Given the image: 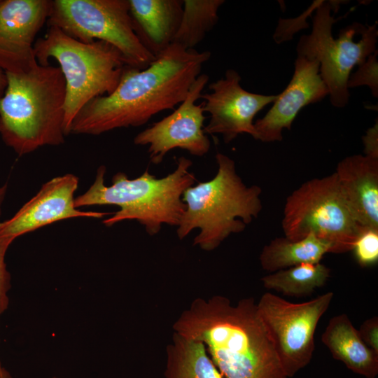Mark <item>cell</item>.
<instances>
[{
  "instance_id": "cell-15",
  "label": "cell",
  "mask_w": 378,
  "mask_h": 378,
  "mask_svg": "<svg viewBox=\"0 0 378 378\" xmlns=\"http://www.w3.org/2000/svg\"><path fill=\"white\" fill-rule=\"evenodd\" d=\"M319 63L298 55L291 80L262 118L254 122L253 138L262 142L280 141L284 129L290 130L302 108L322 100L328 89L320 74Z\"/></svg>"
},
{
  "instance_id": "cell-32",
  "label": "cell",
  "mask_w": 378,
  "mask_h": 378,
  "mask_svg": "<svg viewBox=\"0 0 378 378\" xmlns=\"http://www.w3.org/2000/svg\"><path fill=\"white\" fill-rule=\"evenodd\" d=\"M52 378H59V377H53Z\"/></svg>"
},
{
  "instance_id": "cell-4",
  "label": "cell",
  "mask_w": 378,
  "mask_h": 378,
  "mask_svg": "<svg viewBox=\"0 0 378 378\" xmlns=\"http://www.w3.org/2000/svg\"><path fill=\"white\" fill-rule=\"evenodd\" d=\"M192 164L190 160L180 157L175 170L161 178L146 170L140 176L130 179L120 172L113 176L110 186L104 183L106 167L102 165L93 184L75 198V206H118L120 209L103 220L104 225L111 227L125 220H136L149 235H155L164 224L178 225L186 207L183 194L196 181L189 170Z\"/></svg>"
},
{
  "instance_id": "cell-8",
  "label": "cell",
  "mask_w": 378,
  "mask_h": 378,
  "mask_svg": "<svg viewBox=\"0 0 378 378\" xmlns=\"http://www.w3.org/2000/svg\"><path fill=\"white\" fill-rule=\"evenodd\" d=\"M284 237L300 240L314 234L331 253L351 251L362 227L354 218L334 172L303 183L286 198L281 221Z\"/></svg>"
},
{
  "instance_id": "cell-26",
  "label": "cell",
  "mask_w": 378,
  "mask_h": 378,
  "mask_svg": "<svg viewBox=\"0 0 378 378\" xmlns=\"http://www.w3.org/2000/svg\"><path fill=\"white\" fill-rule=\"evenodd\" d=\"M358 331L365 344L378 353V317L364 321Z\"/></svg>"
},
{
  "instance_id": "cell-7",
  "label": "cell",
  "mask_w": 378,
  "mask_h": 378,
  "mask_svg": "<svg viewBox=\"0 0 378 378\" xmlns=\"http://www.w3.org/2000/svg\"><path fill=\"white\" fill-rule=\"evenodd\" d=\"M332 1H319L314 15L312 32L302 35L296 47L298 55L319 63L320 74L326 85L331 104L338 108L349 102L347 81L355 66L363 64L377 50V24L354 22L340 30L335 38L336 22L332 11L338 8Z\"/></svg>"
},
{
  "instance_id": "cell-28",
  "label": "cell",
  "mask_w": 378,
  "mask_h": 378,
  "mask_svg": "<svg viewBox=\"0 0 378 378\" xmlns=\"http://www.w3.org/2000/svg\"><path fill=\"white\" fill-rule=\"evenodd\" d=\"M7 85L6 73L0 69V98L3 96Z\"/></svg>"
},
{
  "instance_id": "cell-14",
  "label": "cell",
  "mask_w": 378,
  "mask_h": 378,
  "mask_svg": "<svg viewBox=\"0 0 378 378\" xmlns=\"http://www.w3.org/2000/svg\"><path fill=\"white\" fill-rule=\"evenodd\" d=\"M50 0H0V69L22 73L37 63L36 37L46 23Z\"/></svg>"
},
{
  "instance_id": "cell-29",
  "label": "cell",
  "mask_w": 378,
  "mask_h": 378,
  "mask_svg": "<svg viewBox=\"0 0 378 378\" xmlns=\"http://www.w3.org/2000/svg\"><path fill=\"white\" fill-rule=\"evenodd\" d=\"M6 190H7V185L6 184H5L3 186L0 187V215H1V205H2V203L4 202Z\"/></svg>"
},
{
  "instance_id": "cell-30",
  "label": "cell",
  "mask_w": 378,
  "mask_h": 378,
  "mask_svg": "<svg viewBox=\"0 0 378 378\" xmlns=\"http://www.w3.org/2000/svg\"><path fill=\"white\" fill-rule=\"evenodd\" d=\"M0 378H13L10 373L2 366L0 360Z\"/></svg>"
},
{
  "instance_id": "cell-9",
  "label": "cell",
  "mask_w": 378,
  "mask_h": 378,
  "mask_svg": "<svg viewBox=\"0 0 378 378\" xmlns=\"http://www.w3.org/2000/svg\"><path fill=\"white\" fill-rule=\"evenodd\" d=\"M46 23L81 42L113 46L132 68L144 69L155 59L134 31L128 0H54Z\"/></svg>"
},
{
  "instance_id": "cell-18",
  "label": "cell",
  "mask_w": 378,
  "mask_h": 378,
  "mask_svg": "<svg viewBox=\"0 0 378 378\" xmlns=\"http://www.w3.org/2000/svg\"><path fill=\"white\" fill-rule=\"evenodd\" d=\"M334 359L365 378L378 374V353L365 344L346 314L332 317L321 335Z\"/></svg>"
},
{
  "instance_id": "cell-27",
  "label": "cell",
  "mask_w": 378,
  "mask_h": 378,
  "mask_svg": "<svg viewBox=\"0 0 378 378\" xmlns=\"http://www.w3.org/2000/svg\"><path fill=\"white\" fill-rule=\"evenodd\" d=\"M364 155L378 160V122L369 128L362 137Z\"/></svg>"
},
{
  "instance_id": "cell-1",
  "label": "cell",
  "mask_w": 378,
  "mask_h": 378,
  "mask_svg": "<svg viewBox=\"0 0 378 378\" xmlns=\"http://www.w3.org/2000/svg\"><path fill=\"white\" fill-rule=\"evenodd\" d=\"M211 55L172 43L144 69L125 66L115 90L88 102L73 120L69 134L99 135L139 127L163 111L174 110Z\"/></svg>"
},
{
  "instance_id": "cell-19",
  "label": "cell",
  "mask_w": 378,
  "mask_h": 378,
  "mask_svg": "<svg viewBox=\"0 0 378 378\" xmlns=\"http://www.w3.org/2000/svg\"><path fill=\"white\" fill-rule=\"evenodd\" d=\"M330 245L314 234L296 241L276 237L264 246L260 255L262 268L270 273L304 263H318Z\"/></svg>"
},
{
  "instance_id": "cell-22",
  "label": "cell",
  "mask_w": 378,
  "mask_h": 378,
  "mask_svg": "<svg viewBox=\"0 0 378 378\" xmlns=\"http://www.w3.org/2000/svg\"><path fill=\"white\" fill-rule=\"evenodd\" d=\"M181 20L173 43L195 49L218 21L223 0H183Z\"/></svg>"
},
{
  "instance_id": "cell-13",
  "label": "cell",
  "mask_w": 378,
  "mask_h": 378,
  "mask_svg": "<svg viewBox=\"0 0 378 378\" xmlns=\"http://www.w3.org/2000/svg\"><path fill=\"white\" fill-rule=\"evenodd\" d=\"M78 178L66 174L45 183L11 218L0 223V241L8 247L18 237L57 221L77 217L99 218L108 213L82 211L74 197Z\"/></svg>"
},
{
  "instance_id": "cell-3",
  "label": "cell",
  "mask_w": 378,
  "mask_h": 378,
  "mask_svg": "<svg viewBox=\"0 0 378 378\" xmlns=\"http://www.w3.org/2000/svg\"><path fill=\"white\" fill-rule=\"evenodd\" d=\"M5 73L0 98L4 143L20 156L63 144L66 87L59 66L37 62L27 71Z\"/></svg>"
},
{
  "instance_id": "cell-17",
  "label": "cell",
  "mask_w": 378,
  "mask_h": 378,
  "mask_svg": "<svg viewBox=\"0 0 378 378\" xmlns=\"http://www.w3.org/2000/svg\"><path fill=\"white\" fill-rule=\"evenodd\" d=\"M134 31L155 57L172 43L178 29L181 0H128Z\"/></svg>"
},
{
  "instance_id": "cell-21",
  "label": "cell",
  "mask_w": 378,
  "mask_h": 378,
  "mask_svg": "<svg viewBox=\"0 0 378 378\" xmlns=\"http://www.w3.org/2000/svg\"><path fill=\"white\" fill-rule=\"evenodd\" d=\"M330 269L321 262L304 263L272 272L261 278L262 284L285 295L302 297L323 286Z\"/></svg>"
},
{
  "instance_id": "cell-10",
  "label": "cell",
  "mask_w": 378,
  "mask_h": 378,
  "mask_svg": "<svg viewBox=\"0 0 378 378\" xmlns=\"http://www.w3.org/2000/svg\"><path fill=\"white\" fill-rule=\"evenodd\" d=\"M333 296L329 291L311 300L294 303L267 292L256 303L258 314L287 378L293 377L310 363L317 325Z\"/></svg>"
},
{
  "instance_id": "cell-20",
  "label": "cell",
  "mask_w": 378,
  "mask_h": 378,
  "mask_svg": "<svg viewBox=\"0 0 378 378\" xmlns=\"http://www.w3.org/2000/svg\"><path fill=\"white\" fill-rule=\"evenodd\" d=\"M166 354L164 378H225L200 342L174 332Z\"/></svg>"
},
{
  "instance_id": "cell-2",
  "label": "cell",
  "mask_w": 378,
  "mask_h": 378,
  "mask_svg": "<svg viewBox=\"0 0 378 378\" xmlns=\"http://www.w3.org/2000/svg\"><path fill=\"white\" fill-rule=\"evenodd\" d=\"M173 328L203 343L225 378H287L253 298L236 304L222 295L197 298Z\"/></svg>"
},
{
  "instance_id": "cell-25",
  "label": "cell",
  "mask_w": 378,
  "mask_h": 378,
  "mask_svg": "<svg viewBox=\"0 0 378 378\" xmlns=\"http://www.w3.org/2000/svg\"><path fill=\"white\" fill-rule=\"evenodd\" d=\"M8 248V246L0 241V316L9 305L8 292L10 288V275L5 262V255Z\"/></svg>"
},
{
  "instance_id": "cell-5",
  "label": "cell",
  "mask_w": 378,
  "mask_h": 378,
  "mask_svg": "<svg viewBox=\"0 0 378 378\" xmlns=\"http://www.w3.org/2000/svg\"><path fill=\"white\" fill-rule=\"evenodd\" d=\"M216 159V176L184 191L186 207L176 230L182 239L198 228L193 245L206 251L214 250L231 234L242 232L262 208L261 188L247 186L228 156L218 153Z\"/></svg>"
},
{
  "instance_id": "cell-6",
  "label": "cell",
  "mask_w": 378,
  "mask_h": 378,
  "mask_svg": "<svg viewBox=\"0 0 378 378\" xmlns=\"http://www.w3.org/2000/svg\"><path fill=\"white\" fill-rule=\"evenodd\" d=\"M36 61L50 64L55 59L65 81L64 133L78 113L93 99L111 94L118 86L125 62L120 52L102 41L84 43L55 27L34 44Z\"/></svg>"
},
{
  "instance_id": "cell-16",
  "label": "cell",
  "mask_w": 378,
  "mask_h": 378,
  "mask_svg": "<svg viewBox=\"0 0 378 378\" xmlns=\"http://www.w3.org/2000/svg\"><path fill=\"white\" fill-rule=\"evenodd\" d=\"M335 173L358 224L378 229V160L361 154L349 155L339 162Z\"/></svg>"
},
{
  "instance_id": "cell-31",
  "label": "cell",
  "mask_w": 378,
  "mask_h": 378,
  "mask_svg": "<svg viewBox=\"0 0 378 378\" xmlns=\"http://www.w3.org/2000/svg\"><path fill=\"white\" fill-rule=\"evenodd\" d=\"M1 120H0V132H1Z\"/></svg>"
},
{
  "instance_id": "cell-12",
  "label": "cell",
  "mask_w": 378,
  "mask_h": 378,
  "mask_svg": "<svg viewBox=\"0 0 378 378\" xmlns=\"http://www.w3.org/2000/svg\"><path fill=\"white\" fill-rule=\"evenodd\" d=\"M241 78L234 69H227L223 78L209 85V92L200 98L204 113L210 119L204 127L205 134H221L227 144L240 134L255 135L254 118L265 106L273 103L278 94L265 95L245 90Z\"/></svg>"
},
{
  "instance_id": "cell-23",
  "label": "cell",
  "mask_w": 378,
  "mask_h": 378,
  "mask_svg": "<svg viewBox=\"0 0 378 378\" xmlns=\"http://www.w3.org/2000/svg\"><path fill=\"white\" fill-rule=\"evenodd\" d=\"M358 265L363 267L378 261V229L363 227L351 249Z\"/></svg>"
},
{
  "instance_id": "cell-24",
  "label": "cell",
  "mask_w": 378,
  "mask_h": 378,
  "mask_svg": "<svg viewBox=\"0 0 378 378\" xmlns=\"http://www.w3.org/2000/svg\"><path fill=\"white\" fill-rule=\"evenodd\" d=\"M378 52L376 50L358 66V69L350 74L347 88L362 85L368 86L373 97H378Z\"/></svg>"
},
{
  "instance_id": "cell-11",
  "label": "cell",
  "mask_w": 378,
  "mask_h": 378,
  "mask_svg": "<svg viewBox=\"0 0 378 378\" xmlns=\"http://www.w3.org/2000/svg\"><path fill=\"white\" fill-rule=\"evenodd\" d=\"M201 74L191 85L185 99L169 115L153 123L134 139L136 145L148 146L152 163H160L166 154L181 148L195 156L208 153L211 142L204 131L206 119L203 104H196L209 81Z\"/></svg>"
}]
</instances>
